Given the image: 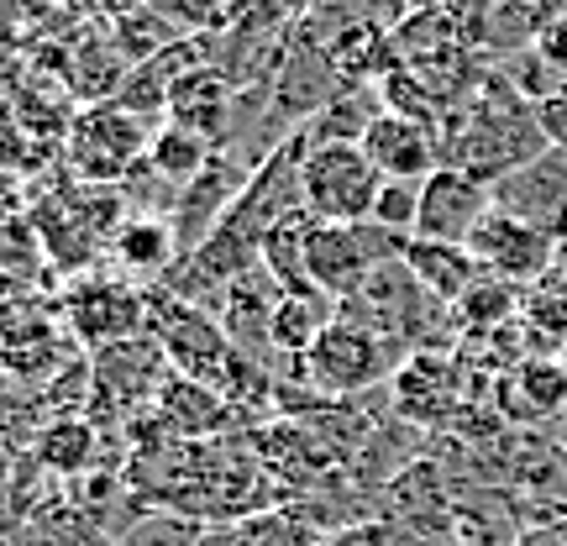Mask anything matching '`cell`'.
<instances>
[{
	"label": "cell",
	"instance_id": "obj_24",
	"mask_svg": "<svg viewBox=\"0 0 567 546\" xmlns=\"http://www.w3.org/2000/svg\"><path fill=\"white\" fill-rule=\"evenodd\" d=\"M536 122H542V132H547L551 147H563V153H567V90L536 105Z\"/></svg>",
	"mask_w": 567,
	"mask_h": 546
},
{
	"label": "cell",
	"instance_id": "obj_11",
	"mask_svg": "<svg viewBox=\"0 0 567 546\" xmlns=\"http://www.w3.org/2000/svg\"><path fill=\"white\" fill-rule=\"evenodd\" d=\"M168 122L184 126V132H195V137H205L221 153L226 132L237 126V84H231V74H221L216 63L189 69V74L174 84V95H168Z\"/></svg>",
	"mask_w": 567,
	"mask_h": 546
},
{
	"label": "cell",
	"instance_id": "obj_23",
	"mask_svg": "<svg viewBox=\"0 0 567 546\" xmlns=\"http://www.w3.org/2000/svg\"><path fill=\"white\" fill-rule=\"evenodd\" d=\"M237 6H243V0H168L174 17L195 21V27H205V32H216V27H226V21H237Z\"/></svg>",
	"mask_w": 567,
	"mask_h": 546
},
{
	"label": "cell",
	"instance_id": "obj_14",
	"mask_svg": "<svg viewBox=\"0 0 567 546\" xmlns=\"http://www.w3.org/2000/svg\"><path fill=\"white\" fill-rule=\"evenodd\" d=\"M163 347L153 342V337H132V342H116V347H101L95 352V384L116 400V405H142V400H153V394H163V384L168 379H158L163 373Z\"/></svg>",
	"mask_w": 567,
	"mask_h": 546
},
{
	"label": "cell",
	"instance_id": "obj_20",
	"mask_svg": "<svg viewBox=\"0 0 567 546\" xmlns=\"http://www.w3.org/2000/svg\"><path fill=\"white\" fill-rule=\"evenodd\" d=\"M515 305H520V300H515V284L484 274V279L473 284V289H467L452 310H457V321L473 326V331H499V326H505V316H515Z\"/></svg>",
	"mask_w": 567,
	"mask_h": 546
},
{
	"label": "cell",
	"instance_id": "obj_25",
	"mask_svg": "<svg viewBox=\"0 0 567 546\" xmlns=\"http://www.w3.org/2000/svg\"><path fill=\"white\" fill-rule=\"evenodd\" d=\"M316 546H384V530L379 526H342V530H331V536H321Z\"/></svg>",
	"mask_w": 567,
	"mask_h": 546
},
{
	"label": "cell",
	"instance_id": "obj_16",
	"mask_svg": "<svg viewBox=\"0 0 567 546\" xmlns=\"http://www.w3.org/2000/svg\"><path fill=\"white\" fill-rule=\"evenodd\" d=\"M331 321H337V300H326L321 289H279L274 316H268V342L289 358V368H300L310 342H316Z\"/></svg>",
	"mask_w": 567,
	"mask_h": 546
},
{
	"label": "cell",
	"instance_id": "obj_6",
	"mask_svg": "<svg viewBox=\"0 0 567 546\" xmlns=\"http://www.w3.org/2000/svg\"><path fill=\"white\" fill-rule=\"evenodd\" d=\"M153 132H158V126H147L142 116L122 111L116 101H101L69 126V163H74V174H80L84 184H105V189H111L116 179L147 168V142H153Z\"/></svg>",
	"mask_w": 567,
	"mask_h": 546
},
{
	"label": "cell",
	"instance_id": "obj_18",
	"mask_svg": "<svg viewBox=\"0 0 567 546\" xmlns=\"http://www.w3.org/2000/svg\"><path fill=\"white\" fill-rule=\"evenodd\" d=\"M210 158H216V147L205 137H195V132L174 126V122L158 126L153 142H147V168H158L163 179H174V184H189Z\"/></svg>",
	"mask_w": 567,
	"mask_h": 546
},
{
	"label": "cell",
	"instance_id": "obj_19",
	"mask_svg": "<svg viewBox=\"0 0 567 546\" xmlns=\"http://www.w3.org/2000/svg\"><path fill=\"white\" fill-rule=\"evenodd\" d=\"M158 410L174 431H195V436H200V431H216V421L226 415V405L216 400V389L195 384V379H179V373L163 384Z\"/></svg>",
	"mask_w": 567,
	"mask_h": 546
},
{
	"label": "cell",
	"instance_id": "obj_13",
	"mask_svg": "<svg viewBox=\"0 0 567 546\" xmlns=\"http://www.w3.org/2000/svg\"><path fill=\"white\" fill-rule=\"evenodd\" d=\"M389 384H394V405H400V415L415 421V425H436L457 410V368L446 363V352H436V347L410 352L405 363L394 368Z\"/></svg>",
	"mask_w": 567,
	"mask_h": 546
},
{
	"label": "cell",
	"instance_id": "obj_4",
	"mask_svg": "<svg viewBox=\"0 0 567 546\" xmlns=\"http://www.w3.org/2000/svg\"><path fill=\"white\" fill-rule=\"evenodd\" d=\"M384 174L368 163L363 142H310L300 163V205L310 222H368Z\"/></svg>",
	"mask_w": 567,
	"mask_h": 546
},
{
	"label": "cell",
	"instance_id": "obj_21",
	"mask_svg": "<svg viewBox=\"0 0 567 546\" xmlns=\"http://www.w3.org/2000/svg\"><path fill=\"white\" fill-rule=\"evenodd\" d=\"M415 216H421V184L384 179V189H379V200H373V216H368V222L410 243V237H415Z\"/></svg>",
	"mask_w": 567,
	"mask_h": 546
},
{
	"label": "cell",
	"instance_id": "obj_22",
	"mask_svg": "<svg viewBox=\"0 0 567 546\" xmlns=\"http://www.w3.org/2000/svg\"><path fill=\"white\" fill-rule=\"evenodd\" d=\"M42 457L53 467H84L90 457V425L84 421H59L48 431V442H42Z\"/></svg>",
	"mask_w": 567,
	"mask_h": 546
},
{
	"label": "cell",
	"instance_id": "obj_8",
	"mask_svg": "<svg viewBox=\"0 0 567 546\" xmlns=\"http://www.w3.org/2000/svg\"><path fill=\"white\" fill-rule=\"evenodd\" d=\"M63 321L84 347H116L132 337H147V295L122 279H90L69 289L63 300Z\"/></svg>",
	"mask_w": 567,
	"mask_h": 546
},
{
	"label": "cell",
	"instance_id": "obj_10",
	"mask_svg": "<svg viewBox=\"0 0 567 546\" xmlns=\"http://www.w3.org/2000/svg\"><path fill=\"white\" fill-rule=\"evenodd\" d=\"M363 153H368V163H373L384 179H405V184H425L436 168H442V142H436V126L410 122V116H394V111H384V116L363 132Z\"/></svg>",
	"mask_w": 567,
	"mask_h": 546
},
{
	"label": "cell",
	"instance_id": "obj_2",
	"mask_svg": "<svg viewBox=\"0 0 567 546\" xmlns=\"http://www.w3.org/2000/svg\"><path fill=\"white\" fill-rule=\"evenodd\" d=\"M337 316L368 326V331L384 337L400 358H410V352H421V342L431 337V326L446 316V305L425 295L421 279L405 268V258H394V264L379 268L358 295H347V300L337 305Z\"/></svg>",
	"mask_w": 567,
	"mask_h": 546
},
{
	"label": "cell",
	"instance_id": "obj_1",
	"mask_svg": "<svg viewBox=\"0 0 567 546\" xmlns=\"http://www.w3.org/2000/svg\"><path fill=\"white\" fill-rule=\"evenodd\" d=\"M394 258H405V237L373 222H310L305 231V279L337 305Z\"/></svg>",
	"mask_w": 567,
	"mask_h": 546
},
{
	"label": "cell",
	"instance_id": "obj_9",
	"mask_svg": "<svg viewBox=\"0 0 567 546\" xmlns=\"http://www.w3.org/2000/svg\"><path fill=\"white\" fill-rule=\"evenodd\" d=\"M488 210H494V184L473 179L463 168H436L421 184V216H415V237L425 243H457L467 247V237L478 231Z\"/></svg>",
	"mask_w": 567,
	"mask_h": 546
},
{
	"label": "cell",
	"instance_id": "obj_5",
	"mask_svg": "<svg viewBox=\"0 0 567 546\" xmlns=\"http://www.w3.org/2000/svg\"><path fill=\"white\" fill-rule=\"evenodd\" d=\"M147 337L163 347L168 368H179V379H195L205 389H221L237 352H231V337L210 321L205 310H195L189 300L168 295V289H153L147 295Z\"/></svg>",
	"mask_w": 567,
	"mask_h": 546
},
{
	"label": "cell",
	"instance_id": "obj_15",
	"mask_svg": "<svg viewBox=\"0 0 567 546\" xmlns=\"http://www.w3.org/2000/svg\"><path fill=\"white\" fill-rule=\"evenodd\" d=\"M405 268L421 279L425 295H431V300H442L446 310L463 300L473 284L484 279V268H478V258H473L467 247H457V243H425V237H410V243H405Z\"/></svg>",
	"mask_w": 567,
	"mask_h": 546
},
{
	"label": "cell",
	"instance_id": "obj_17",
	"mask_svg": "<svg viewBox=\"0 0 567 546\" xmlns=\"http://www.w3.org/2000/svg\"><path fill=\"white\" fill-rule=\"evenodd\" d=\"M111 258L122 264V274H137V279H168L174 264H179V237H174V222L168 216H126L116 243H111Z\"/></svg>",
	"mask_w": 567,
	"mask_h": 546
},
{
	"label": "cell",
	"instance_id": "obj_7",
	"mask_svg": "<svg viewBox=\"0 0 567 546\" xmlns=\"http://www.w3.org/2000/svg\"><path fill=\"white\" fill-rule=\"evenodd\" d=\"M557 247H563V237H551L547 226L526 222V216H515L505 205H494L478 222V231L467 237V253L478 258V268L509 284L547 279V268L557 264Z\"/></svg>",
	"mask_w": 567,
	"mask_h": 546
},
{
	"label": "cell",
	"instance_id": "obj_12",
	"mask_svg": "<svg viewBox=\"0 0 567 546\" xmlns=\"http://www.w3.org/2000/svg\"><path fill=\"white\" fill-rule=\"evenodd\" d=\"M499 410L515 425H551L567 410V363L563 358L526 352L499 379Z\"/></svg>",
	"mask_w": 567,
	"mask_h": 546
},
{
	"label": "cell",
	"instance_id": "obj_3",
	"mask_svg": "<svg viewBox=\"0 0 567 546\" xmlns=\"http://www.w3.org/2000/svg\"><path fill=\"white\" fill-rule=\"evenodd\" d=\"M400 363H405V358H400L384 337H373L368 326L337 316V321L310 342V352H305L300 368H295V379L310 384L316 394H326V400H352V394L379 389L384 379H394Z\"/></svg>",
	"mask_w": 567,
	"mask_h": 546
}]
</instances>
